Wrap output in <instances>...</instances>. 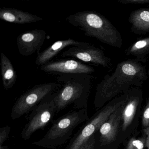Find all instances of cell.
Segmentation results:
<instances>
[{
    "label": "cell",
    "instance_id": "8",
    "mask_svg": "<svg viewBox=\"0 0 149 149\" xmlns=\"http://www.w3.org/2000/svg\"><path fill=\"white\" fill-rule=\"evenodd\" d=\"M62 57H73L84 62L107 68L111 65L110 58L105 56L101 49L87 42L73 46L61 52Z\"/></svg>",
    "mask_w": 149,
    "mask_h": 149
},
{
    "label": "cell",
    "instance_id": "24",
    "mask_svg": "<svg viewBox=\"0 0 149 149\" xmlns=\"http://www.w3.org/2000/svg\"><path fill=\"white\" fill-rule=\"evenodd\" d=\"M8 146H0V149H8Z\"/></svg>",
    "mask_w": 149,
    "mask_h": 149
},
{
    "label": "cell",
    "instance_id": "15",
    "mask_svg": "<svg viewBox=\"0 0 149 149\" xmlns=\"http://www.w3.org/2000/svg\"><path fill=\"white\" fill-rule=\"evenodd\" d=\"M132 25L131 31L136 34L149 33V8H140L132 11L129 18Z\"/></svg>",
    "mask_w": 149,
    "mask_h": 149
},
{
    "label": "cell",
    "instance_id": "21",
    "mask_svg": "<svg viewBox=\"0 0 149 149\" xmlns=\"http://www.w3.org/2000/svg\"><path fill=\"white\" fill-rule=\"evenodd\" d=\"M95 138L93 135L87 142H85L79 149H95Z\"/></svg>",
    "mask_w": 149,
    "mask_h": 149
},
{
    "label": "cell",
    "instance_id": "11",
    "mask_svg": "<svg viewBox=\"0 0 149 149\" xmlns=\"http://www.w3.org/2000/svg\"><path fill=\"white\" fill-rule=\"evenodd\" d=\"M126 101L112 113L106 122L100 127L99 131L101 145L108 144L116 139Z\"/></svg>",
    "mask_w": 149,
    "mask_h": 149
},
{
    "label": "cell",
    "instance_id": "14",
    "mask_svg": "<svg viewBox=\"0 0 149 149\" xmlns=\"http://www.w3.org/2000/svg\"><path fill=\"white\" fill-rule=\"evenodd\" d=\"M0 19L7 22L18 24L34 23L45 19L22 10L6 8L0 9Z\"/></svg>",
    "mask_w": 149,
    "mask_h": 149
},
{
    "label": "cell",
    "instance_id": "18",
    "mask_svg": "<svg viewBox=\"0 0 149 149\" xmlns=\"http://www.w3.org/2000/svg\"><path fill=\"white\" fill-rule=\"evenodd\" d=\"M146 145V136L141 138L132 139L127 145L126 149H143Z\"/></svg>",
    "mask_w": 149,
    "mask_h": 149
},
{
    "label": "cell",
    "instance_id": "20",
    "mask_svg": "<svg viewBox=\"0 0 149 149\" xmlns=\"http://www.w3.org/2000/svg\"><path fill=\"white\" fill-rule=\"evenodd\" d=\"M142 120L144 128H146L149 126V98L143 112Z\"/></svg>",
    "mask_w": 149,
    "mask_h": 149
},
{
    "label": "cell",
    "instance_id": "6",
    "mask_svg": "<svg viewBox=\"0 0 149 149\" xmlns=\"http://www.w3.org/2000/svg\"><path fill=\"white\" fill-rule=\"evenodd\" d=\"M60 86L59 83L50 82L34 86L17 99L12 109L11 117L16 119L32 111L43 100L54 94Z\"/></svg>",
    "mask_w": 149,
    "mask_h": 149
},
{
    "label": "cell",
    "instance_id": "19",
    "mask_svg": "<svg viewBox=\"0 0 149 149\" xmlns=\"http://www.w3.org/2000/svg\"><path fill=\"white\" fill-rule=\"evenodd\" d=\"M11 127L6 125L0 129V146L3 145L4 142L7 140L11 132Z\"/></svg>",
    "mask_w": 149,
    "mask_h": 149
},
{
    "label": "cell",
    "instance_id": "3",
    "mask_svg": "<svg viewBox=\"0 0 149 149\" xmlns=\"http://www.w3.org/2000/svg\"><path fill=\"white\" fill-rule=\"evenodd\" d=\"M93 77L88 74L60 75V87L54 94L57 113L70 104L77 110L87 108Z\"/></svg>",
    "mask_w": 149,
    "mask_h": 149
},
{
    "label": "cell",
    "instance_id": "4",
    "mask_svg": "<svg viewBox=\"0 0 149 149\" xmlns=\"http://www.w3.org/2000/svg\"><path fill=\"white\" fill-rule=\"evenodd\" d=\"M88 119L87 108L68 112L55 120L45 136L32 144L56 149L70 138L72 132L78 125Z\"/></svg>",
    "mask_w": 149,
    "mask_h": 149
},
{
    "label": "cell",
    "instance_id": "12",
    "mask_svg": "<svg viewBox=\"0 0 149 149\" xmlns=\"http://www.w3.org/2000/svg\"><path fill=\"white\" fill-rule=\"evenodd\" d=\"M127 91V100L122 113V128L123 131L127 129L132 122L142 95V91L138 87H133Z\"/></svg>",
    "mask_w": 149,
    "mask_h": 149
},
{
    "label": "cell",
    "instance_id": "1",
    "mask_svg": "<svg viewBox=\"0 0 149 149\" xmlns=\"http://www.w3.org/2000/svg\"><path fill=\"white\" fill-rule=\"evenodd\" d=\"M148 78L146 66L136 59H128L119 63L115 71L111 75L106 74L97 85L95 105L101 106L132 86L141 87Z\"/></svg>",
    "mask_w": 149,
    "mask_h": 149
},
{
    "label": "cell",
    "instance_id": "23",
    "mask_svg": "<svg viewBox=\"0 0 149 149\" xmlns=\"http://www.w3.org/2000/svg\"><path fill=\"white\" fill-rule=\"evenodd\" d=\"M143 132L146 137V147H147V149H149V126L146 128H144Z\"/></svg>",
    "mask_w": 149,
    "mask_h": 149
},
{
    "label": "cell",
    "instance_id": "17",
    "mask_svg": "<svg viewBox=\"0 0 149 149\" xmlns=\"http://www.w3.org/2000/svg\"><path fill=\"white\" fill-rule=\"evenodd\" d=\"M1 68L4 88L6 90L12 88L16 82L17 74L10 60L2 52L1 55Z\"/></svg>",
    "mask_w": 149,
    "mask_h": 149
},
{
    "label": "cell",
    "instance_id": "13",
    "mask_svg": "<svg viewBox=\"0 0 149 149\" xmlns=\"http://www.w3.org/2000/svg\"><path fill=\"white\" fill-rule=\"evenodd\" d=\"M83 43L82 42L76 41L69 39L57 41L51 46L46 49L43 52L38 54L35 63L36 65L41 66L50 62V61L63 49L68 47L78 46Z\"/></svg>",
    "mask_w": 149,
    "mask_h": 149
},
{
    "label": "cell",
    "instance_id": "5",
    "mask_svg": "<svg viewBox=\"0 0 149 149\" xmlns=\"http://www.w3.org/2000/svg\"><path fill=\"white\" fill-rule=\"evenodd\" d=\"M127 97V94L125 93L87 121L71 139L65 149H80L85 142L99 130L101 126L112 113L126 101Z\"/></svg>",
    "mask_w": 149,
    "mask_h": 149
},
{
    "label": "cell",
    "instance_id": "10",
    "mask_svg": "<svg viewBox=\"0 0 149 149\" xmlns=\"http://www.w3.org/2000/svg\"><path fill=\"white\" fill-rule=\"evenodd\" d=\"M46 37V32L42 29L30 30L21 34L17 39L19 52L23 56H29L36 51L39 54Z\"/></svg>",
    "mask_w": 149,
    "mask_h": 149
},
{
    "label": "cell",
    "instance_id": "7",
    "mask_svg": "<svg viewBox=\"0 0 149 149\" xmlns=\"http://www.w3.org/2000/svg\"><path fill=\"white\" fill-rule=\"evenodd\" d=\"M54 94L43 100L32 111L22 132V137L24 140L29 139L34 132L43 129L53 120L57 113Z\"/></svg>",
    "mask_w": 149,
    "mask_h": 149
},
{
    "label": "cell",
    "instance_id": "22",
    "mask_svg": "<svg viewBox=\"0 0 149 149\" xmlns=\"http://www.w3.org/2000/svg\"><path fill=\"white\" fill-rule=\"evenodd\" d=\"M118 1L123 4H149V0H118Z\"/></svg>",
    "mask_w": 149,
    "mask_h": 149
},
{
    "label": "cell",
    "instance_id": "2",
    "mask_svg": "<svg viewBox=\"0 0 149 149\" xmlns=\"http://www.w3.org/2000/svg\"><path fill=\"white\" fill-rule=\"evenodd\" d=\"M70 25L83 31L84 35L93 37L109 46L120 49L122 36L106 17L94 11L77 12L67 18Z\"/></svg>",
    "mask_w": 149,
    "mask_h": 149
},
{
    "label": "cell",
    "instance_id": "9",
    "mask_svg": "<svg viewBox=\"0 0 149 149\" xmlns=\"http://www.w3.org/2000/svg\"><path fill=\"white\" fill-rule=\"evenodd\" d=\"M47 73L59 74H91L95 72L93 67L72 59H62L52 61L40 68Z\"/></svg>",
    "mask_w": 149,
    "mask_h": 149
},
{
    "label": "cell",
    "instance_id": "16",
    "mask_svg": "<svg viewBox=\"0 0 149 149\" xmlns=\"http://www.w3.org/2000/svg\"><path fill=\"white\" fill-rule=\"evenodd\" d=\"M128 56L136 57L135 59L140 63H146L149 55V36L138 38L124 51Z\"/></svg>",
    "mask_w": 149,
    "mask_h": 149
}]
</instances>
